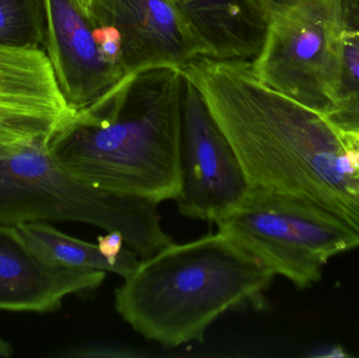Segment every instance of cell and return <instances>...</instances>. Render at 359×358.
I'll return each instance as SVG.
<instances>
[{
  "label": "cell",
  "mask_w": 359,
  "mask_h": 358,
  "mask_svg": "<svg viewBox=\"0 0 359 358\" xmlns=\"http://www.w3.org/2000/svg\"><path fill=\"white\" fill-rule=\"evenodd\" d=\"M231 143L249 185L318 204L359 235V160L327 113L259 81L250 61L181 69Z\"/></svg>",
  "instance_id": "cell-1"
},
{
  "label": "cell",
  "mask_w": 359,
  "mask_h": 358,
  "mask_svg": "<svg viewBox=\"0 0 359 358\" xmlns=\"http://www.w3.org/2000/svg\"><path fill=\"white\" fill-rule=\"evenodd\" d=\"M182 73L160 67L124 78L54 135L48 149L74 178L160 204L182 186Z\"/></svg>",
  "instance_id": "cell-2"
},
{
  "label": "cell",
  "mask_w": 359,
  "mask_h": 358,
  "mask_svg": "<svg viewBox=\"0 0 359 358\" xmlns=\"http://www.w3.org/2000/svg\"><path fill=\"white\" fill-rule=\"evenodd\" d=\"M274 275L222 233L170 244L138 266L115 291L118 315L168 348L202 342L228 311L263 308Z\"/></svg>",
  "instance_id": "cell-3"
},
{
  "label": "cell",
  "mask_w": 359,
  "mask_h": 358,
  "mask_svg": "<svg viewBox=\"0 0 359 358\" xmlns=\"http://www.w3.org/2000/svg\"><path fill=\"white\" fill-rule=\"evenodd\" d=\"M158 204L109 193L63 170L48 145L0 157V223L78 222L119 233L141 259L175 243L162 226Z\"/></svg>",
  "instance_id": "cell-4"
},
{
  "label": "cell",
  "mask_w": 359,
  "mask_h": 358,
  "mask_svg": "<svg viewBox=\"0 0 359 358\" xmlns=\"http://www.w3.org/2000/svg\"><path fill=\"white\" fill-rule=\"evenodd\" d=\"M215 224L272 275L301 290L322 280L335 256L359 248V235L318 204L249 185Z\"/></svg>",
  "instance_id": "cell-5"
},
{
  "label": "cell",
  "mask_w": 359,
  "mask_h": 358,
  "mask_svg": "<svg viewBox=\"0 0 359 358\" xmlns=\"http://www.w3.org/2000/svg\"><path fill=\"white\" fill-rule=\"evenodd\" d=\"M181 170L177 207L179 214L194 220L215 222L249 187L231 143L198 88L183 73Z\"/></svg>",
  "instance_id": "cell-6"
},
{
  "label": "cell",
  "mask_w": 359,
  "mask_h": 358,
  "mask_svg": "<svg viewBox=\"0 0 359 358\" xmlns=\"http://www.w3.org/2000/svg\"><path fill=\"white\" fill-rule=\"evenodd\" d=\"M46 55L67 104L78 111L128 77L119 41L81 0H46Z\"/></svg>",
  "instance_id": "cell-7"
},
{
  "label": "cell",
  "mask_w": 359,
  "mask_h": 358,
  "mask_svg": "<svg viewBox=\"0 0 359 358\" xmlns=\"http://www.w3.org/2000/svg\"><path fill=\"white\" fill-rule=\"evenodd\" d=\"M75 113L46 52L0 46V157L48 145Z\"/></svg>",
  "instance_id": "cell-8"
},
{
  "label": "cell",
  "mask_w": 359,
  "mask_h": 358,
  "mask_svg": "<svg viewBox=\"0 0 359 358\" xmlns=\"http://www.w3.org/2000/svg\"><path fill=\"white\" fill-rule=\"evenodd\" d=\"M88 10L119 41L126 76L160 67L182 69L205 58L170 0H92Z\"/></svg>",
  "instance_id": "cell-9"
},
{
  "label": "cell",
  "mask_w": 359,
  "mask_h": 358,
  "mask_svg": "<svg viewBox=\"0 0 359 358\" xmlns=\"http://www.w3.org/2000/svg\"><path fill=\"white\" fill-rule=\"evenodd\" d=\"M107 275L50 264L31 249L15 226L0 223V310L52 312L67 296L100 287Z\"/></svg>",
  "instance_id": "cell-10"
},
{
  "label": "cell",
  "mask_w": 359,
  "mask_h": 358,
  "mask_svg": "<svg viewBox=\"0 0 359 358\" xmlns=\"http://www.w3.org/2000/svg\"><path fill=\"white\" fill-rule=\"evenodd\" d=\"M202 46L205 58L253 60L267 33V16L257 0H170Z\"/></svg>",
  "instance_id": "cell-11"
},
{
  "label": "cell",
  "mask_w": 359,
  "mask_h": 358,
  "mask_svg": "<svg viewBox=\"0 0 359 358\" xmlns=\"http://www.w3.org/2000/svg\"><path fill=\"white\" fill-rule=\"evenodd\" d=\"M15 228L31 249L50 264L107 271L123 279V270L107 260L98 244L71 237L48 222L25 223Z\"/></svg>",
  "instance_id": "cell-12"
},
{
  "label": "cell",
  "mask_w": 359,
  "mask_h": 358,
  "mask_svg": "<svg viewBox=\"0 0 359 358\" xmlns=\"http://www.w3.org/2000/svg\"><path fill=\"white\" fill-rule=\"evenodd\" d=\"M46 29V0H0V46L39 48Z\"/></svg>",
  "instance_id": "cell-13"
},
{
  "label": "cell",
  "mask_w": 359,
  "mask_h": 358,
  "mask_svg": "<svg viewBox=\"0 0 359 358\" xmlns=\"http://www.w3.org/2000/svg\"><path fill=\"white\" fill-rule=\"evenodd\" d=\"M63 357L77 358H140L147 352L132 345L114 340L82 343L65 351Z\"/></svg>",
  "instance_id": "cell-14"
},
{
  "label": "cell",
  "mask_w": 359,
  "mask_h": 358,
  "mask_svg": "<svg viewBox=\"0 0 359 358\" xmlns=\"http://www.w3.org/2000/svg\"><path fill=\"white\" fill-rule=\"evenodd\" d=\"M327 116L341 132L359 135V101L331 111Z\"/></svg>",
  "instance_id": "cell-15"
},
{
  "label": "cell",
  "mask_w": 359,
  "mask_h": 358,
  "mask_svg": "<svg viewBox=\"0 0 359 358\" xmlns=\"http://www.w3.org/2000/svg\"><path fill=\"white\" fill-rule=\"evenodd\" d=\"M346 59H347V64L350 71L353 74L354 77L359 80V46H348L346 48Z\"/></svg>",
  "instance_id": "cell-16"
},
{
  "label": "cell",
  "mask_w": 359,
  "mask_h": 358,
  "mask_svg": "<svg viewBox=\"0 0 359 358\" xmlns=\"http://www.w3.org/2000/svg\"><path fill=\"white\" fill-rule=\"evenodd\" d=\"M346 138H347L348 143L350 146L354 149L356 155H358L359 160V135L355 134H345Z\"/></svg>",
  "instance_id": "cell-17"
},
{
  "label": "cell",
  "mask_w": 359,
  "mask_h": 358,
  "mask_svg": "<svg viewBox=\"0 0 359 358\" xmlns=\"http://www.w3.org/2000/svg\"><path fill=\"white\" fill-rule=\"evenodd\" d=\"M13 354V348L8 342L0 338V357H8Z\"/></svg>",
  "instance_id": "cell-18"
},
{
  "label": "cell",
  "mask_w": 359,
  "mask_h": 358,
  "mask_svg": "<svg viewBox=\"0 0 359 358\" xmlns=\"http://www.w3.org/2000/svg\"><path fill=\"white\" fill-rule=\"evenodd\" d=\"M82 4L86 6V8H90V4H92V0H81Z\"/></svg>",
  "instance_id": "cell-19"
}]
</instances>
